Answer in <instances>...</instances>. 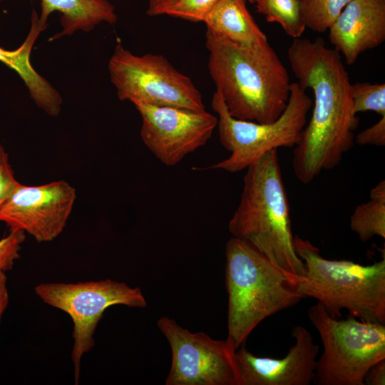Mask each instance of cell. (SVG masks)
I'll return each instance as SVG.
<instances>
[{
	"label": "cell",
	"mask_w": 385,
	"mask_h": 385,
	"mask_svg": "<svg viewBox=\"0 0 385 385\" xmlns=\"http://www.w3.org/2000/svg\"><path fill=\"white\" fill-rule=\"evenodd\" d=\"M257 11L265 16L268 22H277L284 32L294 38H300L306 25L299 0H258Z\"/></svg>",
	"instance_id": "d6986e66"
},
{
	"label": "cell",
	"mask_w": 385,
	"mask_h": 385,
	"mask_svg": "<svg viewBox=\"0 0 385 385\" xmlns=\"http://www.w3.org/2000/svg\"><path fill=\"white\" fill-rule=\"evenodd\" d=\"M385 384V359L373 364L366 372L364 385Z\"/></svg>",
	"instance_id": "484cf974"
},
{
	"label": "cell",
	"mask_w": 385,
	"mask_h": 385,
	"mask_svg": "<svg viewBox=\"0 0 385 385\" xmlns=\"http://www.w3.org/2000/svg\"><path fill=\"white\" fill-rule=\"evenodd\" d=\"M350 228L363 242L375 236L385 238V181L372 188L369 200L357 205L350 217Z\"/></svg>",
	"instance_id": "ac0fdd59"
},
{
	"label": "cell",
	"mask_w": 385,
	"mask_h": 385,
	"mask_svg": "<svg viewBox=\"0 0 385 385\" xmlns=\"http://www.w3.org/2000/svg\"><path fill=\"white\" fill-rule=\"evenodd\" d=\"M307 316L323 344L312 383L364 385L367 370L385 359V324L349 315L336 319L319 302L308 309Z\"/></svg>",
	"instance_id": "8992f818"
},
{
	"label": "cell",
	"mask_w": 385,
	"mask_h": 385,
	"mask_svg": "<svg viewBox=\"0 0 385 385\" xmlns=\"http://www.w3.org/2000/svg\"><path fill=\"white\" fill-rule=\"evenodd\" d=\"M134 106L142 118L140 137L144 144L167 166L177 165L205 145L217 125V117L205 110Z\"/></svg>",
	"instance_id": "8fae6325"
},
{
	"label": "cell",
	"mask_w": 385,
	"mask_h": 385,
	"mask_svg": "<svg viewBox=\"0 0 385 385\" xmlns=\"http://www.w3.org/2000/svg\"><path fill=\"white\" fill-rule=\"evenodd\" d=\"M53 11L61 14L63 29L49 41L70 36L77 31H91L103 22L114 24L118 19L114 6L108 0H41L39 21L47 24Z\"/></svg>",
	"instance_id": "2e32d148"
},
{
	"label": "cell",
	"mask_w": 385,
	"mask_h": 385,
	"mask_svg": "<svg viewBox=\"0 0 385 385\" xmlns=\"http://www.w3.org/2000/svg\"><path fill=\"white\" fill-rule=\"evenodd\" d=\"M305 273L296 283L303 299H316L334 318L342 310L359 319L385 324V259L362 265L323 257L309 240L294 237Z\"/></svg>",
	"instance_id": "5b68a950"
},
{
	"label": "cell",
	"mask_w": 385,
	"mask_h": 385,
	"mask_svg": "<svg viewBox=\"0 0 385 385\" xmlns=\"http://www.w3.org/2000/svg\"><path fill=\"white\" fill-rule=\"evenodd\" d=\"M312 103L298 82L291 83L289 101L283 113L272 123H261L232 116L221 96L215 91L211 106L217 114L220 143L230 155L208 168L237 173L272 150L295 147L307 124Z\"/></svg>",
	"instance_id": "52a82bcc"
},
{
	"label": "cell",
	"mask_w": 385,
	"mask_h": 385,
	"mask_svg": "<svg viewBox=\"0 0 385 385\" xmlns=\"http://www.w3.org/2000/svg\"><path fill=\"white\" fill-rule=\"evenodd\" d=\"M25 240L22 230H9L6 237L0 240V272L12 269L14 262L19 258V251Z\"/></svg>",
	"instance_id": "603a6c76"
},
{
	"label": "cell",
	"mask_w": 385,
	"mask_h": 385,
	"mask_svg": "<svg viewBox=\"0 0 385 385\" xmlns=\"http://www.w3.org/2000/svg\"><path fill=\"white\" fill-rule=\"evenodd\" d=\"M334 48L348 65L385 40V0H352L329 29Z\"/></svg>",
	"instance_id": "5bb4252c"
},
{
	"label": "cell",
	"mask_w": 385,
	"mask_h": 385,
	"mask_svg": "<svg viewBox=\"0 0 385 385\" xmlns=\"http://www.w3.org/2000/svg\"><path fill=\"white\" fill-rule=\"evenodd\" d=\"M359 145H372L378 147L385 145V115L381 116L375 124L359 133L354 138Z\"/></svg>",
	"instance_id": "d4e9b609"
},
{
	"label": "cell",
	"mask_w": 385,
	"mask_h": 385,
	"mask_svg": "<svg viewBox=\"0 0 385 385\" xmlns=\"http://www.w3.org/2000/svg\"><path fill=\"white\" fill-rule=\"evenodd\" d=\"M48 26L41 23L35 10L31 15L30 31L17 49L9 51L0 46V61L16 71L26 86L36 105L51 116L58 115L63 103L60 93L33 68L30 56L34 43Z\"/></svg>",
	"instance_id": "9a60e30c"
},
{
	"label": "cell",
	"mask_w": 385,
	"mask_h": 385,
	"mask_svg": "<svg viewBox=\"0 0 385 385\" xmlns=\"http://www.w3.org/2000/svg\"><path fill=\"white\" fill-rule=\"evenodd\" d=\"M292 70L314 100L310 120L294 147L296 178L309 184L324 170L337 167L354 144L359 118L353 109L351 82L342 55L322 38H294L287 50Z\"/></svg>",
	"instance_id": "6da1fadb"
},
{
	"label": "cell",
	"mask_w": 385,
	"mask_h": 385,
	"mask_svg": "<svg viewBox=\"0 0 385 385\" xmlns=\"http://www.w3.org/2000/svg\"><path fill=\"white\" fill-rule=\"evenodd\" d=\"M258 0H247V1L250 2L251 4H255Z\"/></svg>",
	"instance_id": "f1b7e54d"
},
{
	"label": "cell",
	"mask_w": 385,
	"mask_h": 385,
	"mask_svg": "<svg viewBox=\"0 0 385 385\" xmlns=\"http://www.w3.org/2000/svg\"><path fill=\"white\" fill-rule=\"evenodd\" d=\"M7 277L4 272H0V323L4 311L9 304V292L6 287Z\"/></svg>",
	"instance_id": "83f0119b"
},
{
	"label": "cell",
	"mask_w": 385,
	"mask_h": 385,
	"mask_svg": "<svg viewBox=\"0 0 385 385\" xmlns=\"http://www.w3.org/2000/svg\"><path fill=\"white\" fill-rule=\"evenodd\" d=\"M108 71L120 101L134 105L205 110L202 94L192 80L163 55L137 56L118 42L109 60Z\"/></svg>",
	"instance_id": "ba28073f"
},
{
	"label": "cell",
	"mask_w": 385,
	"mask_h": 385,
	"mask_svg": "<svg viewBox=\"0 0 385 385\" xmlns=\"http://www.w3.org/2000/svg\"><path fill=\"white\" fill-rule=\"evenodd\" d=\"M228 229L232 237L250 243L275 265L304 276V265L294 248L277 150L246 168L240 200Z\"/></svg>",
	"instance_id": "3957f363"
},
{
	"label": "cell",
	"mask_w": 385,
	"mask_h": 385,
	"mask_svg": "<svg viewBox=\"0 0 385 385\" xmlns=\"http://www.w3.org/2000/svg\"><path fill=\"white\" fill-rule=\"evenodd\" d=\"M176 0H148L147 14L158 16L163 14L165 10L171 6Z\"/></svg>",
	"instance_id": "4316f807"
},
{
	"label": "cell",
	"mask_w": 385,
	"mask_h": 385,
	"mask_svg": "<svg viewBox=\"0 0 385 385\" xmlns=\"http://www.w3.org/2000/svg\"><path fill=\"white\" fill-rule=\"evenodd\" d=\"M19 184L9 163V155L0 145V209Z\"/></svg>",
	"instance_id": "cb8c5ba5"
},
{
	"label": "cell",
	"mask_w": 385,
	"mask_h": 385,
	"mask_svg": "<svg viewBox=\"0 0 385 385\" xmlns=\"http://www.w3.org/2000/svg\"><path fill=\"white\" fill-rule=\"evenodd\" d=\"M76 199V189L65 180L36 186L20 183L0 209V221L38 242H50L64 230Z\"/></svg>",
	"instance_id": "7c38bea8"
},
{
	"label": "cell",
	"mask_w": 385,
	"mask_h": 385,
	"mask_svg": "<svg viewBox=\"0 0 385 385\" xmlns=\"http://www.w3.org/2000/svg\"><path fill=\"white\" fill-rule=\"evenodd\" d=\"M203 22L207 29L234 42L247 45L269 42L248 11L247 0H220Z\"/></svg>",
	"instance_id": "e0dca14e"
},
{
	"label": "cell",
	"mask_w": 385,
	"mask_h": 385,
	"mask_svg": "<svg viewBox=\"0 0 385 385\" xmlns=\"http://www.w3.org/2000/svg\"><path fill=\"white\" fill-rule=\"evenodd\" d=\"M351 98L356 114L374 111L381 116L385 115V83H351Z\"/></svg>",
	"instance_id": "44dd1931"
},
{
	"label": "cell",
	"mask_w": 385,
	"mask_h": 385,
	"mask_svg": "<svg viewBox=\"0 0 385 385\" xmlns=\"http://www.w3.org/2000/svg\"><path fill=\"white\" fill-rule=\"evenodd\" d=\"M208 70L216 91L235 118L270 123L287 107L289 76L269 42L242 44L207 29Z\"/></svg>",
	"instance_id": "7a4b0ae2"
},
{
	"label": "cell",
	"mask_w": 385,
	"mask_h": 385,
	"mask_svg": "<svg viewBox=\"0 0 385 385\" xmlns=\"http://www.w3.org/2000/svg\"><path fill=\"white\" fill-rule=\"evenodd\" d=\"M292 337L295 342L281 359L255 356L245 344L236 350L245 385H309L312 382L319 347L303 326H295Z\"/></svg>",
	"instance_id": "4fadbf2b"
},
{
	"label": "cell",
	"mask_w": 385,
	"mask_h": 385,
	"mask_svg": "<svg viewBox=\"0 0 385 385\" xmlns=\"http://www.w3.org/2000/svg\"><path fill=\"white\" fill-rule=\"evenodd\" d=\"M158 327L172 351L166 385H245L236 349L228 339L192 333L167 317L158 319Z\"/></svg>",
	"instance_id": "30bf717a"
},
{
	"label": "cell",
	"mask_w": 385,
	"mask_h": 385,
	"mask_svg": "<svg viewBox=\"0 0 385 385\" xmlns=\"http://www.w3.org/2000/svg\"><path fill=\"white\" fill-rule=\"evenodd\" d=\"M34 291L44 303L63 311L73 322L71 357L76 384L79 381L81 358L95 344L94 334L104 311L115 304L137 308L147 306L140 289L111 279L41 283Z\"/></svg>",
	"instance_id": "9c48e42d"
},
{
	"label": "cell",
	"mask_w": 385,
	"mask_h": 385,
	"mask_svg": "<svg viewBox=\"0 0 385 385\" xmlns=\"http://www.w3.org/2000/svg\"><path fill=\"white\" fill-rule=\"evenodd\" d=\"M220 0H176L163 14L192 22H203Z\"/></svg>",
	"instance_id": "7402d4cb"
},
{
	"label": "cell",
	"mask_w": 385,
	"mask_h": 385,
	"mask_svg": "<svg viewBox=\"0 0 385 385\" xmlns=\"http://www.w3.org/2000/svg\"><path fill=\"white\" fill-rule=\"evenodd\" d=\"M228 294L227 339L237 350L265 319L302 299L294 275L250 243L231 237L225 247Z\"/></svg>",
	"instance_id": "277c9868"
},
{
	"label": "cell",
	"mask_w": 385,
	"mask_h": 385,
	"mask_svg": "<svg viewBox=\"0 0 385 385\" xmlns=\"http://www.w3.org/2000/svg\"><path fill=\"white\" fill-rule=\"evenodd\" d=\"M352 0H299L306 28L324 33Z\"/></svg>",
	"instance_id": "ffe728a7"
}]
</instances>
